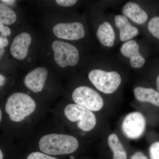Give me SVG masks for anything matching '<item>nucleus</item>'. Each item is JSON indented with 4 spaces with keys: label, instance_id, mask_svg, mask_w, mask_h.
I'll return each mask as SVG.
<instances>
[{
    "label": "nucleus",
    "instance_id": "7",
    "mask_svg": "<svg viewBox=\"0 0 159 159\" xmlns=\"http://www.w3.org/2000/svg\"><path fill=\"white\" fill-rule=\"evenodd\" d=\"M146 125L144 116L139 112H133L128 114L123 120L122 130L126 138L137 139L144 134Z\"/></svg>",
    "mask_w": 159,
    "mask_h": 159
},
{
    "label": "nucleus",
    "instance_id": "30",
    "mask_svg": "<svg viewBox=\"0 0 159 159\" xmlns=\"http://www.w3.org/2000/svg\"><path fill=\"white\" fill-rule=\"evenodd\" d=\"M2 111L0 110V121H2Z\"/></svg>",
    "mask_w": 159,
    "mask_h": 159
},
{
    "label": "nucleus",
    "instance_id": "1",
    "mask_svg": "<svg viewBox=\"0 0 159 159\" xmlns=\"http://www.w3.org/2000/svg\"><path fill=\"white\" fill-rule=\"evenodd\" d=\"M79 147V142L75 137L62 134H51L42 137L39 147L44 153L60 155L73 153Z\"/></svg>",
    "mask_w": 159,
    "mask_h": 159
},
{
    "label": "nucleus",
    "instance_id": "10",
    "mask_svg": "<svg viewBox=\"0 0 159 159\" xmlns=\"http://www.w3.org/2000/svg\"><path fill=\"white\" fill-rule=\"evenodd\" d=\"M123 56L130 59V65L134 68H140L144 65L145 58L139 52V44L134 40L125 42L120 48Z\"/></svg>",
    "mask_w": 159,
    "mask_h": 159
},
{
    "label": "nucleus",
    "instance_id": "15",
    "mask_svg": "<svg viewBox=\"0 0 159 159\" xmlns=\"http://www.w3.org/2000/svg\"><path fill=\"white\" fill-rule=\"evenodd\" d=\"M134 93L137 100L141 102H149L159 107V93L152 88L137 87Z\"/></svg>",
    "mask_w": 159,
    "mask_h": 159
},
{
    "label": "nucleus",
    "instance_id": "6",
    "mask_svg": "<svg viewBox=\"0 0 159 159\" xmlns=\"http://www.w3.org/2000/svg\"><path fill=\"white\" fill-rule=\"evenodd\" d=\"M72 98L77 105L93 111L100 110L104 105L102 97L97 91L85 86L75 89Z\"/></svg>",
    "mask_w": 159,
    "mask_h": 159
},
{
    "label": "nucleus",
    "instance_id": "2",
    "mask_svg": "<svg viewBox=\"0 0 159 159\" xmlns=\"http://www.w3.org/2000/svg\"><path fill=\"white\" fill-rule=\"evenodd\" d=\"M35 107V101L29 95L16 93L11 94L7 99L5 111L11 121L18 122L31 115Z\"/></svg>",
    "mask_w": 159,
    "mask_h": 159
},
{
    "label": "nucleus",
    "instance_id": "19",
    "mask_svg": "<svg viewBox=\"0 0 159 159\" xmlns=\"http://www.w3.org/2000/svg\"><path fill=\"white\" fill-rule=\"evenodd\" d=\"M151 159H159V142H154L149 148Z\"/></svg>",
    "mask_w": 159,
    "mask_h": 159
},
{
    "label": "nucleus",
    "instance_id": "28",
    "mask_svg": "<svg viewBox=\"0 0 159 159\" xmlns=\"http://www.w3.org/2000/svg\"><path fill=\"white\" fill-rule=\"evenodd\" d=\"M156 85L157 89L158 92L159 93V74L157 77Z\"/></svg>",
    "mask_w": 159,
    "mask_h": 159
},
{
    "label": "nucleus",
    "instance_id": "8",
    "mask_svg": "<svg viewBox=\"0 0 159 159\" xmlns=\"http://www.w3.org/2000/svg\"><path fill=\"white\" fill-rule=\"evenodd\" d=\"M53 32L55 36L61 39L76 40L85 35V30L81 23H59L54 26Z\"/></svg>",
    "mask_w": 159,
    "mask_h": 159
},
{
    "label": "nucleus",
    "instance_id": "29",
    "mask_svg": "<svg viewBox=\"0 0 159 159\" xmlns=\"http://www.w3.org/2000/svg\"><path fill=\"white\" fill-rule=\"evenodd\" d=\"M3 159V154L2 150H0V159Z\"/></svg>",
    "mask_w": 159,
    "mask_h": 159
},
{
    "label": "nucleus",
    "instance_id": "5",
    "mask_svg": "<svg viewBox=\"0 0 159 159\" xmlns=\"http://www.w3.org/2000/svg\"><path fill=\"white\" fill-rule=\"evenodd\" d=\"M52 48L55 62L61 67L65 68L68 66H74L79 61V51L73 45L56 40L52 43Z\"/></svg>",
    "mask_w": 159,
    "mask_h": 159
},
{
    "label": "nucleus",
    "instance_id": "22",
    "mask_svg": "<svg viewBox=\"0 0 159 159\" xmlns=\"http://www.w3.org/2000/svg\"><path fill=\"white\" fill-rule=\"evenodd\" d=\"M0 31L1 35L4 36H8L11 34V31L9 27L5 26L2 23H0Z\"/></svg>",
    "mask_w": 159,
    "mask_h": 159
},
{
    "label": "nucleus",
    "instance_id": "17",
    "mask_svg": "<svg viewBox=\"0 0 159 159\" xmlns=\"http://www.w3.org/2000/svg\"><path fill=\"white\" fill-rule=\"evenodd\" d=\"M16 20L14 11L3 3H0V23L8 25L13 24Z\"/></svg>",
    "mask_w": 159,
    "mask_h": 159
},
{
    "label": "nucleus",
    "instance_id": "14",
    "mask_svg": "<svg viewBox=\"0 0 159 159\" xmlns=\"http://www.w3.org/2000/svg\"><path fill=\"white\" fill-rule=\"evenodd\" d=\"M97 35L99 42L102 45L109 48L114 46L116 34L110 23L104 22L100 24L97 29Z\"/></svg>",
    "mask_w": 159,
    "mask_h": 159
},
{
    "label": "nucleus",
    "instance_id": "25",
    "mask_svg": "<svg viewBox=\"0 0 159 159\" xmlns=\"http://www.w3.org/2000/svg\"><path fill=\"white\" fill-rule=\"evenodd\" d=\"M1 3H2L5 5H8V6H11L12 5H14L15 4L16 2L15 1H12V0H2L1 1Z\"/></svg>",
    "mask_w": 159,
    "mask_h": 159
},
{
    "label": "nucleus",
    "instance_id": "26",
    "mask_svg": "<svg viewBox=\"0 0 159 159\" xmlns=\"http://www.w3.org/2000/svg\"><path fill=\"white\" fill-rule=\"evenodd\" d=\"M5 77L3 76V75H0V85L1 86L3 85L5 82Z\"/></svg>",
    "mask_w": 159,
    "mask_h": 159
},
{
    "label": "nucleus",
    "instance_id": "11",
    "mask_svg": "<svg viewBox=\"0 0 159 159\" xmlns=\"http://www.w3.org/2000/svg\"><path fill=\"white\" fill-rule=\"evenodd\" d=\"M31 38L27 32H22L15 38L10 46V51L13 57L19 60H22L27 57Z\"/></svg>",
    "mask_w": 159,
    "mask_h": 159
},
{
    "label": "nucleus",
    "instance_id": "13",
    "mask_svg": "<svg viewBox=\"0 0 159 159\" xmlns=\"http://www.w3.org/2000/svg\"><path fill=\"white\" fill-rule=\"evenodd\" d=\"M123 15L138 25L145 24L148 19L147 12L139 4L134 2H128L122 9Z\"/></svg>",
    "mask_w": 159,
    "mask_h": 159
},
{
    "label": "nucleus",
    "instance_id": "3",
    "mask_svg": "<svg viewBox=\"0 0 159 159\" xmlns=\"http://www.w3.org/2000/svg\"><path fill=\"white\" fill-rule=\"evenodd\" d=\"M88 77L98 90L107 94L116 92L122 82L121 76L116 71L95 69L89 72Z\"/></svg>",
    "mask_w": 159,
    "mask_h": 159
},
{
    "label": "nucleus",
    "instance_id": "31",
    "mask_svg": "<svg viewBox=\"0 0 159 159\" xmlns=\"http://www.w3.org/2000/svg\"><path fill=\"white\" fill-rule=\"evenodd\" d=\"M74 158H74V157H73V156H71L70 157V159H74Z\"/></svg>",
    "mask_w": 159,
    "mask_h": 159
},
{
    "label": "nucleus",
    "instance_id": "21",
    "mask_svg": "<svg viewBox=\"0 0 159 159\" xmlns=\"http://www.w3.org/2000/svg\"><path fill=\"white\" fill-rule=\"evenodd\" d=\"M57 5L63 7H70L74 6L77 1L76 0H56Z\"/></svg>",
    "mask_w": 159,
    "mask_h": 159
},
{
    "label": "nucleus",
    "instance_id": "18",
    "mask_svg": "<svg viewBox=\"0 0 159 159\" xmlns=\"http://www.w3.org/2000/svg\"><path fill=\"white\" fill-rule=\"evenodd\" d=\"M147 27L150 34L159 39V16L152 18L148 21Z\"/></svg>",
    "mask_w": 159,
    "mask_h": 159
},
{
    "label": "nucleus",
    "instance_id": "9",
    "mask_svg": "<svg viewBox=\"0 0 159 159\" xmlns=\"http://www.w3.org/2000/svg\"><path fill=\"white\" fill-rule=\"evenodd\" d=\"M48 75L47 69L39 67L34 69L26 75L24 83L27 88L34 93L42 91Z\"/></svg>",
    "mask_w": 159,
    "mask_h": 159
},
{
    "label": "nucleus",
    "instance_id": "16",
    "mask_svg": "<svg viewBox=\"0 0 159 159\" xmlns=\"http://www.w3.org/2000/svg\"><path fill=\"white\" fill-rule=\"evenodd\" d=\"M108 144L114 152L113 159H127V153L125 148L116 134L109 136Z\"/></svg>",
    "mask_w": 159,
    "mask_h": 159
},
{
    "label": "nucleus",
    "instance_id": "4",
    "mask_svg": "<svg viewBox=\"0 0 159 159\" xmlns=\"http://www.w3.org/2000/svg\"><path fill=\"white\" fill-rule=\"evenodd\" d=\"M64 114L67 119L72 122H78L80 129L89 131L97 124V119L92 111L77 104H69L66 107Z\"/></svg>",
    "mask_w": 159,
    "mask_h": 159
},
{
    "label": "nucleus",
    "instance_id": "23",
    "mask_svg": "<svg viewBox=\"0 0 159 159\" xmlns=\"http://www.w3.org/2000/svg\"><path fill=\"white\" fill-rule=\"evenodd\" d=\"M131 159H148V158L142 152H138L131 157Z\"/></svg>",
    "mask_w": 159,
    "mask_h": 159
},
{
    "label": "nucleus",
    "instance_id": "20",
    "mask_svg": "<svg viewBox=\"0 0 159 159\" xmlns=\"http://www.w3.org/2000/svg\"><path fill=\"white\" fill-rule=\"evenodd\" d=\"M27 159H58L56 158L50 156L45 153L35 152H32L27 157Z\"/></svg>",
    "mask_w": 159,
    "mask_h": 159
},
{
    "label": "nucleus",
    "instance_id": "27",
    "mask_svg": "<svg viewBox=\"0 0 159 159\" xmlns=\"http://www.w3.org/2000/svg\"><path fill=\"white\" fill-rule=\"evenodd\" d=\"M4 52H5L4 47H3L2 45H0V58H2V56H3Z\"/></svg>",
    "mask_w": 159,
    "mask_h": 159
},
{
    "label": "nucleus",
    "instance_id": "12",
    "mask_svg": "<svg viewBox=\"0 0 159 159\" xmlns=\"http://www.w3.org/2000/svg\"><path fill=\"white\" fill-rule=\"evenodd\" d=\"M115 25L119 30V38L122 42H127L139 34L136 27L132 25L127 17L123 15H117L115 17Z\"/></svg>",
    "mask_w": 159,
    "mask_h": 159
},
{
    "label": "nucleus",
    "instance_id": "24",
    "mask_svg": "<svg viewBox=\"0 0 159 159\" xmlns=\"http://www.w3.org/2000/svg\"><path fill=\"white\" fill-rule=\"evenodd\" d=\"M9 44V41L6 36L1 35L0 36V45L3 47H6Z\"/></svg>",
    "mask_w": 159,
    "mask_h": 159
}]
</instances>
